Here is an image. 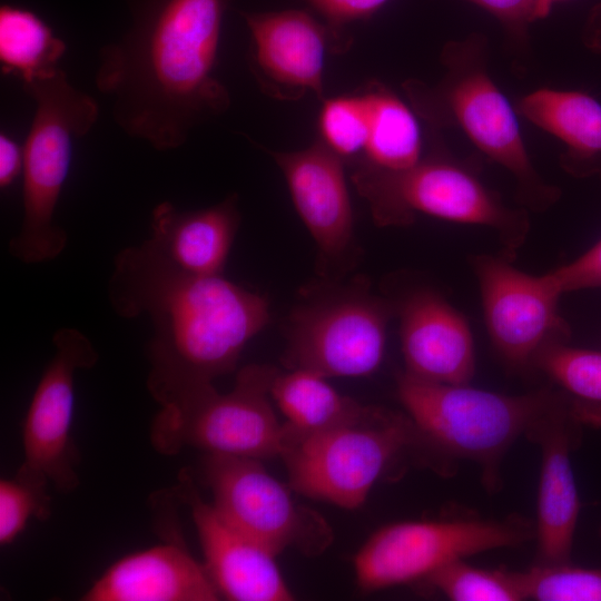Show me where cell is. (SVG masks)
Segmentation results:
<instances>
[{
  "mask_svg": "<svg viewBox=\"0 0 601 601\" xmlns=\"http://www.w3.org/2000/svg\"><path fill=\"white\" fill-rule=\"evenodd\" d=\"M584 42L590 49L601 51V1L593 7L588 17Z\"/></svg>",
  "mask_w": 601,
  "mask_h": 601,
  "instance_id": "34",
  "label": "cell"
},
{
  "mask_svg": "<svg viewBox=\"0 0 601 601\" xmlns=\"http://www.w3.org/2000/svg\"><path fill=\"white\" fill-rule=\"evenodd\" d=\"M487 52V39L477 32L450 41L441 56L443 78L434 86L407 80L403 89L413 110L430 126L460 129L480 151L506 169L523 208L546 210L561 191L535 169L515 111L489 72Z\"/></svg>",
  "mask_w": 601,
  "mask_h": 601,
  "instance_id": "3",
  "label": "cell"
},
{
  "mask_svg": "<svg viewBox=\"0 0 601 601\" xmlns=\"http://www.w3.org/2000/svg\"><path fill=\"white\" fill-rule=\"evenodd\" d=\"M250 33L249 66L262 89L296 100L313 92L323 97V72L329 45L341 31L304 10L243 12Z\"/></svg>",
  "mask_w": 601,
  "mask_h": 601,
  "instance_id": "14",
  "label": "cell"
},
{
  "mask_svg": "<svg viewBox=\"0 0 601 601\" xmlns=\"http://www.w3.org/2000/svg\"><path fill=\"white\" fill-rule=\"evenodd\" d=\"M108 296L120 316L146 315L152 324L147 387L159 404L188 385L233 372L270 321L260 294L221 275L186 273L147 239L115 257Z\"/></svg>",
  "mask_w": 601,
  "mask_h": 601,
  "instance_id": "2",
  "label": "cell"
},
{
  "mask_svg": "<svg viewBox=\"0 0 601 601\" xmlns=\"http://www.w3.org/2000/svg\"><path fill=\"white\" fill-rule=\"evenodd\" d=\"M521 574L526 600L601 601V568L538 563Z\"/></svg>",
  "mask_w": 601,
  "mask_h": 601,
  "instance_id": "29",
  "label": "cell"
},
{
  "mask_svg": "<svg viewBox=\"0 0 601 601\" xmlns=\"http://www.w3.org/2000/svg\"><path fill=\"white\" fill-rule=\"evenodd\" d=\"M601 175V160L591 170ZM562 294L601 287V239L569 264L550 272Z\"/></svg>",
  "mask_w": 601,
  "mask_h": 601,
  "instance_id": "30",
  "label": "cell"
},
{
  "mask_svg": "<svg viewBox=\"0 0 601 601\" xmlns=\"http://www.w3.org/2000/svg\"><path fill=\"white\" fill-rule=\"evenodd\" d=\"M395 311L406 374L442 384L470 383L475 349L462 313L430 288L410 293Z\"/></svg>",
  "mask_w": 601,
  "mask_h": 601,
  "instance_id": "18",
  "label": "cell"
},
{
  "mask_svg": "<svg viewBox=\"0 0 601 601\" xmlns=\"http://www.w3.org/2000/svg\"><path fill=\"white\" fill-rule=\"evenodd\" d=\"M425 581L453 601L526 600L521 572L476 568L463 559L442 566Z\"/></svg>",
  "mask_w": 601,
  "mask_h": 601,
  "instance_id": "26",
  "label": "cell"
},
{
  "mask_svg": "<svg viewBox=\"0 0 601 601\" xmlns=\"http://www.w3.org/2000/svg\"><path fill=\"white\" fill-rule=\"evenodd\" d=\"M23 170V146L7 132L0 135V187H9Z\"/></svg>",
  "mask_w": 601,
  "mask_h": 601,
  "instance_id": "33",
  "label": "cell"
},
{
  "mask_svg": "<svg viewBox=\"0 0 601 601\" xmlns=\"http://www.w3.org/2000/svg\"><path fill=\"white\" fill-rule=\"evenodd\" d=\"M601 533V532H600Z\"/></svg>",
  "mask_w": 601,
  "mask_h": 601,
  "instance_id": "36",
  "label": "cell"
},
{
  "mask_svg": "<svg viewBox=\"0 0 601 601\" xmlns=\"http://www.w3.org/2000/svg\"><path fill=\"white\" fill-rule=\"evenodd\" d=\"M352 181L377 226H406L416 214L494 230L513 260L530 229L525 208L506 206L467 166L435 150L412 167L386 171L355 164Z\"/></svg>",
  "mask_w": 601,
  "mask_h": 601,
  "instance_id": "6",
  "label": "cell"
},
{
  "mask_svg": "<svg viewBox=\"0 0 601 601\" xmlns=\"http://www.w3.org/2000/svg\"><path fill=\"white\" fill-rule=\"evenodd\" d=\"M558 0H540L544 16H548L552 4Z\"/></svg>",
  "mask_w": 601,
  "mask_h": 601,
  "instance_id": "35",
  "label": "cell"
},
{
  "mask_svg": "<svg viewBox=\"0 0 601 601\" xmlns=\"http://www.w3.org/2000/svg\"><path fill=\"white\" fill-rule=\"evenodd\" d=\"M45 477L19 467L12 479L0 481V545L11 544L36 518L50 515V497Z\"/></svg>",
  "mask_w": 601,
  "mask_h": 601,
  "instance_id": "28",
  "label": "cell"
},
{
  "mask_svg": "<svg viewBox=\"0 0 601 601\" xmlns=\"http://www.w3.org/2000/svg\"><path fill=\"white\" fill-rule=\"evenodd\" d=\"M472 267L487 334L508 364L528 366L546 346L568 342L570 328L559 309L562 293L550 273L522 272L503 254L477 255Z\"/></svg>",
  "mask_w": 601,
  "mask_h": 601,
  "instance_id": "12",
  "label": "cell"
},
{
  "mask_svg": "<svg viewBox=\"0 0 601 601\" xmlns=\"http://www.w3.org/2000/svg\"><path fill=\"white\" fill-rule=\"evenodd\" d=\"M227 0H136L132 22L100 49L95 82L111 98L116 124L166 151L200 122L224 114L216 75Z\"/></svg>",
  "mask_w": 601,
  "mask_h": 601,
  "instance_id": "1",
  "label": "cell"
},
{
  "mask_svg": "<svg viewBox=\"0 0 601 601\" xmlns=\"http://www.w3.org/2000/svg\"><path fill=\"white\" fill-rule=\"evenodd\" d=\"M204 477L217 513L276 555L294 549L313 556L331 545L326 519L297 503L290 485L273 476L262 460L207 454Z\"/></svg>",
  "mask_w": 601,
  "mask_h": 601,
  "instance_id": "11",
  "label": "cell"
},
{
  "mask_svg": "<svg viewBox=\"0 0 601 601\" xmlns=\"http://www.w3.org/2000/svg\"><path fill=\"white\" fill-rule=\"evenodd\" d=\"M531 531L518 519L404 521L375 531L354 558V573L364 592L425 580L465 556L514 546Z\"/></svg>",
  "mask_w": 601,
  "mask_h": 601,
  "instance_id": "10",
  "label": "cell"
},
{
  "mask_svg": "<svg viewBox=\"0 0 601 601\" xmlns=\"http://www.w3.org/2000/svg\"><path fill=\"white\" fill-rule=\"evenodd\" d=\"M272 156L325 268L351 259L356 245L345 161L321 140L300 150L274 151Z\"/></svg>",
  "mask_w": 601,
  "mask_h": 601,
  "instance_id": "15",
  "label": "cell"
},
{
  "mask_svg": "<svg viewBox=\"0 0 601 601\" xmlns=\"http://www.w3.org/2000/svg\"><path fill=\"white\" fill-rule=\"evenodd\" d=\"M221 597L204 563L181 544L164 543L112 563L82 601H217Z\"/></svg>",
  "mask_w": 601,
  "mask_h": 601,
  "instance_id": "19",
  "label": "cell"
},
{
  "mask_svg": "<svg viewBox=\"0 0 601 601\" xmlns=\"http://www.w3.org/2000/svg\"><path fill=\"white\" fill-rule=\"evenodd\" d=\"M415 445L427 449L406 414L365 406L354 420L283 443L288 484L294 492L355 510L401 454Z\"/></svg>",
  "mask_w": 601,
  "mask_h": 601,
  "instance_id": "8",
  "label": "cell"
},
{
  "mask_svg": "<svg viewBox=\"0 0 601 601\" xmlns=\"http://www.w3.org/2000/svg\"><path fill=\"white\" fill-rule=\"evenodd\" d=\"M494 16L513 39L526 40L531 23L544 18L540 0H466Z\"/></svg>",
  "mask_w": 601,
  "mask_h": 601,
  "instance_id": "31",
  "label": "cell"
},
{
  "mask_svg": "<svg viewBox=\"0 0 601 601\" xmlns=\"http://www.w3.org/2000/svg\"><path fill=\"white\" fill-rule=\"evenodd\" d=\"M239 223L236 194L195 210H181L169 201H162L151 213L148 242L162 257L186 273L221 275Z\"/></svg>",
  "mask_w": 601,
  "mask_h": 601,
  "instance_id": "20",
  "label": "cell"
},
{
  "mask_svg": "<svg viewBox=\"0 0 601 601\" xmlns=\"http://www.w3.org/2000/svg\"><path fill=\"white\" fill-rule=\"evenodd\" d=\"M400 402L430 450L479 464L487 487L497 484L499 465L509 447L555 402L543 388L505 395L467 384L427 382L401 373Z\"/></svg>",
  "mask_w": 601,
  "mask_h": 601,
  "instance_id": "5",
  "label": "cell"
},
{
  "mask_svg": "<svg viewBox=\"0 0 601 601\" xmlns=\"http://www.w3.org/2000/svg\"><path fill=\"white\" fill-rule=\"evenodd\" d=\"M22 88L33 99L36 110L22 145L21 226L8 249L12 257L33 265L58 257L67 245V233L55 223V213L69 174L73 142L96 124L99 108L62 69Z\"/></svg>",
  "mask_w": 601,
  "mask_h": 601,
  "instance_id": "4",
  "label": "cell"
},
{
  "mask_svg": "<svg viewBox=\"0 0 601 601\" xmlns=\"http://www.w3.org/2000/svg\"><path fill=\"white\" fill-rule=\"evenodd\" d=\"M321 141L344 161H357L368 135L364 91L324 100L318 116Z\"/></svg>",
  "mask_w": 601,
  "mask_h": 601,
  "instance_id": "27",
  "label": "cell"
},
{
  "mask_svg": "<svg viewBox=\"0 0 601 601\" xmlns=\"http://www.w3.org/2000/svg\"><path fill=\"white\" fill-rule=\"evenodd\" d=\"M179 489L190 509L204 565L220 597L231 601H289L294 594L268 548L225 521L183 473Z\"/></svg>",
  "mask_w": 601,
  "mask_h": 601,
  "instance_id": "17",
  "label": "cell"
},
{
  "mask_svg": "<svg viewBox=\"0 0 601 601\" xmlns=\"http://www.w3.org/2000/svg\"><path fill=\"white\" fill-rule=\"evenodd\" d=\"M368 108V135L361 158L354 164L401 171L423 156L416 112L381 83L364 90Z\"/></svg>",
  "mask_w": 601,
  "mask_h": 601,
  "instance_id": "23",
  "label": "cell"
},
{
  "mask_svg": "<svg viewBox=\"0 0 601 601\" xmlns=\"http://www.w3.org/2000/svg\"><path fill=\"white\" fill-rule=\"evenodd\" d=\"M270 396L285 417L284 441L347 423L366 406L339 393L326 377L304 370L278 371L270 385Z\"/></svg>",
  "mask_w": 601,
  "mask_h": 601,
  "instance_id": "22",
  "label": "cell"
},
{
  "mask_svg": "<svg viewBox=\"0 0 601 601\" xmlns=\"http://www.w3.org/2000/svg\"><path fill=\"white\" fill-rule=\"evenodd\" d=\"M278 372L264 364L243 367L233 390L219 393L213 383L188 385L160 403L150 440L164 455L184 447L207 454L257 460L280 456L284 427L273 408L270 385Z\"/></svg>",
  "mask_w": 601,
  "mask_h": 601,
  "instance_id": "7",
  "label": "cell"
},
{
  "mask_svg": "<svg viewBox=\"0 0 601 601\" xmlns=\"http://www.w3.org/2000/svg\"><path fill=\"white\" fill-rule=\"evenodd\" d=\"M318 11L326 22L342 32L344 24L367 19L388 0H305Z\"/></svg>",
  "mask_w": 601,
  "mask_h": 601,
  "instance_id": "32",
  "label": "cell"
},
{
  "mask_svg": "<svg viewBox=\"0 0 601 601\" xmlns=\"http://www.w3.org/2000/svg\"><path fill=\"white\" fill-rule=\"evenodd\" d=\"M53 356L30 401L22 427L24 459L21 467L45 477L57 491L79 485L77 454L71 437L75 412V374L98 361L91 341L72 327L59 328Z\"/></svg>",
  "mask_w": 601,
  "mask_h": 601,
  "instance_id": "13",
  "label": "cell"
},
{
  "mask_svg": "<svg viewBox=\"0 0 601 601\" xmlns=\"http://www.w3.org/2000/svg\"><path fill=\"white\" fill-rule=\"evenodd\" d=\"M66 42L35 11L4 3L0 7V63L4 75L21 83L48 78L60 68Z\"/></svg>",
  "mask_w": 601,
  "mask_h": 601,
  "instance_id": "24",
  "label": "cell"
},
{
  "mask_svg": "<svg viewBox=\"0 0 601 601\" xmlns=\"http://www.w3.org/2000/svg\"><path fill=\"white\" fill-rule=\"evenodd\" d=\"M533 364L563 390L581 421L601 423V352L554 343Z\"/></svg>",
  "mask_w": 601,
  "mask_h": 601,
  "instance_id": "25",
  "label": "cell"
},
{
  "mask_svg": "<svg viewBox=\"0 0 601 601\" xmlns=\"http://www.w3.org/2000/svg\"><path fill=\"white\" fill-rule=\"evenodd\" d=\"M519 112L566 146L562 166L585 176L601 159V104L581 91L541 88L520 99Z\"/></svg>",
  "mask_w": 601,
  "mask_h": 601,
  "instance_id": "21",
  "label": "cell"
},
{
  "mask_svg": "<svg viewBox=\"0 0 601 601\" xmlns=\"http://www.w3.org/2000/svg\"><path fill=\"white\" fill-rule=\"evenodd\" d=\"M394 312L362 277L328 282L290 311L283 362L326 378L368 376L382 364Z\"/></svg>",
  "mask_w": 601,
  "mask_h": 601,
  "instance_id": "9",
  "label": "cell"
},
{
  "mask_svg": "<svg viewBox=\"0 0 601 601\" xmlns=\"http://www.w3.org/2000/svg\"><path fill=\"white\" fill-rule=\"evenodd\" d=\"M580 422L570 398L561 392L526 434L541 449L535 531L539 564L570 562L581 509L571 465Z\"/></svg>",
  "mask_w": 601,
  "mask_h": 601,
  "instance_id": "16",
  "label": "cell"
}]
</instances>
